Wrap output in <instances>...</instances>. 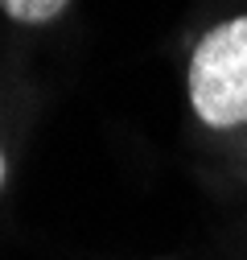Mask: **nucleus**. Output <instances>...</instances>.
Returning <instances> with one entry per match:
<instances>
[{
  "label": "nucleus",
  "instance_id": "obj_1",
  "mask_svg": "<svg viewBox=\"0 0 247 260\" xmlns=\"http://www.w3.org/2000/svg\"><path fill=\"white\" fill-rule=\"evenodd\" d=\"M190 104L202 124H247V17L223 21L190 58Z\"/></svg>",
  "mask_w": 247,
  "mask_h": 260
},
{
  "label": "nucleus",
  "instance_id": "obj_2",
  "mask_svg": "<svg viewBox=\"0 0 247 260\" xmlns=\"http://www.w3.org/2000/svg\"><path fill=\"white\" fill-rule=\"evenodd\" d=\"M66 5L70 0H0V9H5L13 21H21V25H46Z\"/></svg>",
  "mask_w": 247,
  "mask_h": 260
},
{
  "label": "nucleus",
  "instance_id": "obj_3",
  "mask_svg": "<svg viewBox=\"0 0 247 260\" xmlns=\"http://www.w3.org/2000/svg\"><path fill=\"white\" fill-rule=\"evenodd\" d=\"M5 174H9V166H5V153H0V186H5Z\"/></svg>",
  "mask_w": 247,
  "mask_h": 260
}]
</instances>
